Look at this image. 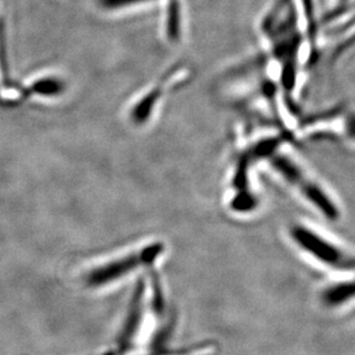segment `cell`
Listing matches in <instances>:
<instances>
[{"label": "cell", "instance_id": "obj_1", "mask_svg": "<svg viewBox=\"0 0 355 355\" xmlns=\"http://www.w3.org/2000/svg\"><path fill=\"white\" fill-rule=\"evenodd\" d=\"M299 17L291 0H277L274 10L262 20V33L272 47V54L281 61L285 91L293 92L297 84V64L300 46Z\"/></svg>", "mask_w": 355, "mask_h": 355}, {"label": "cell", "instance_id": "obj_2", "mask_svg": "<svg viewBox=\"0 0 355 355\" xmlns=\"http://www.w3.org/2000/svg\"><path fill=\"white\" fill-rule=\"evenodd\" d=\"M274 171L302 195L312 207L315 208L320 214L331 221H337L340 216L338 205L334 198L329 195L315 178L307 174V171L293 159L283 153H276L272 159Z\"/></svg>", "mask_w": 355, "mask_h": 355}, {"label": "cell", "instance_id": "obj_3", "mask_svg": "<svg viewBox=\"0 0 355 355\" xmlns=\"http://www.w3.org/2000/svg\"><path fill=\"white\" fill-rule=\"evenodd\" d=\"M288 235L299 250L320 265L338 272H352V255L312 227L295 223L291 225Z\"/></svg>", "mask_w": 355, "mask_h": 355}, {"label": "cell", "instance_id": "obj_4", "mask_svg": "<svg viewBox=\"0 0 355 355\" xmlns=\"http://www.w3.org/2000/svg\"><path fill=\"white\" fill-rule=\"evenodd\" d=\"M164 244L161 241H152L136 251L106 262L92 269L85 278L87 286L101 288L121 281L122 278L134 274L141 269H151L164 255Z\"/></svg>", "mask_w": 355, "mask_h": 355}, {"label": "cell", "instance_id": "obj_5", "mask_svg": "<svg viewBox=\"0 0 355 355\" xmlns=\"http://www.w3.org/2000/svg\"><path fill=\"white\" fill-rule=\"evenodd\" d=\"M146 297H148V284L145 279L139 278L131 297L127 316L119 334L118 349L121 353L127 352L128 349H131L132 343L141 330V322L145 314Z\"/></svg>", "mask_w": 355, "mask_h": 355}, {"label": "cell", "instance_id": "obj_6", "mask_svg": "<svg viewBox=\"0 0 355 355\" xmlns=\"http://www.w3.org/2000/svg\"><path fill=\"white\" fill-rule=\"evenodd\" d=\"M354 299V281L351 279H342L325 285L322 288L320 300L325 309H342L349 305Z\"/></svg>", "mask_w": 355, "mask_h": 355}, {"label": "cell", "instance_id": "obj_7", "mask_svg": "<svg viewBox=\"0 0 355 355\" xmlns=\"http://www.w3.org/2000/svg\"><path fill=\"white\" fill-rule=\"evenodd\" d=\"M152 275L150 277V285H151V302L152 309L153 312L155 313V315L164 316V309H166V305H164V288L161 284V279L159 277L157 272H153V268L151 269Z\"/></svg>", "mask_w": 355, "mask_h": 355}, {"label": "cell", "instance_id": "obj_8", "mask_svg": "<svg viewBox=\"0 0 355 355\" xmlns=\"http://www.w3.org/2000/svg\"><path fill=\"white\" fill-rule=\"evenodd\" d=\"M61 89H62V85L55 78H44V80H40V82H36L35 85H33V90L35 92L44 94V96H51V94L53 96V94H59Z\"/></svg>", "mask_w": 355, "mask_h": 355}]
</instances>
